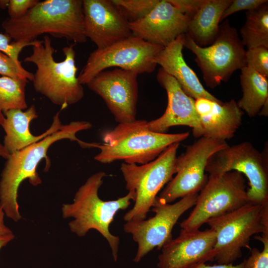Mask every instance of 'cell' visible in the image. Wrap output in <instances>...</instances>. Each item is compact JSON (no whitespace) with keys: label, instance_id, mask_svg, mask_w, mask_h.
I'll return each mask as SVG.
<instances>
[{"label":"cell","instance_id":"1","mask_svg":"<svg viewBox=\"0 0 268 268\" xmlns=\"http://www.w3.org/2000/svg\"><path fill=\"white\" fill-rule=\"evenodd\" d=\"M15 41L32 42L43 34L75 43L85 42L83 0L39 1L23 16L5 19L1 24Z\"/></svg>","mask_w":268,"mask_h":268},{"label":"cell","instance_id":"2","mask_svg":"<svg viewBox=\"0 0 268 268\" xmlns=\"http://www.w3.org/2000/svg\"><path fill=\"white\" fill-rule=\"evenodd\" d=\"M92 126L90 122L84 121H73L63 125L57 132L10 154L1 172L0 180V206L7 217L14 222H18L21 218L17 200L19 187L25 179H28L34 186L42 183L36 169L43 158L48 159L47 154L50 147L58 140L68 139L76 141L83 148H89L90 143L80 140L76 134Z\"/></svg>","mask_w":268,"mask_h":268},{"label":"cell","instance_id":"3","mask_svg":"<svg viewBox=\"0 0 268 268\" xmlns=\"http://www.w3.org/2000/svg\"><path fill=\"white\" fill-rule=\"evenodd\" d=\"M106 174L97 172L90 176L76 192L73 202L63 204V217L74 219L68 223L70 230L78 236H85L91 229L99 232L107 241L111 249L114 260L118 259L120 238L113 235L109 226L116 213L127 209L132 201H134L135 195L129 191L126 196L115 200L103 201L98 195V191Z\"/></svg>","mask_w":268,"mask_h":268},{"label":"cell","instance_id":"4","mask_svg":"<svg viewBox=\"0 0 268 268\" xmlns=\"http://www.w3.org/2000/svg\"><path fill=\"white\" fill-rule=\"evenodd\" d=\"M147 121L135 120L118 124L103 135L104 143H96L100 152L94 158L103 164L123 160L127 164H144L156 158L170 145L187 139L189 132L156 133L149 130Z\"/></svg>","mask_w":268,"mask_h":268},{"label":"cell","instance_id":"5","mask_svg":"<svg viewBox=\"0 0 268 268\" xmlns=\"http://www.w3.org/2000/svg\"><path fill=\"white\" fill-rule=\"evenodd\" d=\"M65 59L55 60L56 49L51 39L44 35L43 40H37L32 46V54L24 62L35 65L36 70L32 80L36 91L44 95L53 104L64 109L75 104L84 96V89L76 76L75 52L72 45L62 49Z\"/></svg>","mask_w":268,"mask_h":268},{"label":"cell","instance_id":"6","mask_svg":"<svg viewBox=\"0 0 268 268\" xmlns=\"http://www.w3.org/2000/svg\"><path fill=\"white\" fill-rule=\"evenodd\" d=\"M206 223L216 234L214 260L218 264H233L242 257L243 248L251 249L252 236L268 232V201L250 202Z\"/></svg>","mask_w":268,"mask_h":268},{"label":"cell","instance_id":"7","mask_svg":"<svg viewBox=\"0 0 268 268\" xmlns=\"http://www.w3.org/2000/svg\"><path fill=\"white\" fill-rule=\"evenodd\" d=\"M184 47L196 56L206 85L213 88L226 82L233 73L246 66V51L237 30L228 19L219 25L213 43L206 47L197 45L189 34H185Z\"/></svg>","mask_w":268,"mask_h":268},{"label":"cell","instance_id":"8","mask_svg":"<svg viewBox=\"0 0 268 268\" xmlns=\"http://www.w3.org/2000/svg\"><path fill=\"white\" fill-rule=\"evenodd\" d=\"M179 143L170 145L156 158L146 164L122 163L120 170L126 188L135 195L134 206L124 216L126 222L146 219L157 195L175 174Z\"/></svg>","mask_w":268,"mask_h":268},{"label":"cell","instance_id":"9","mask_svg":"<svg viewBox=\"0 0 268 268\" xmlns=\"http://www.w3.org/2000/svg\"><path fill=\"white\" fill-rule=\"evenodd\" d=\"M244 176L237 171L209 175L198 194L195 207L180 223L181 229H199L210 218L232 212L250 202Z\"/></svg>","mask_w":268,"mask_h":268},{"label":"cell","instance_id":"10","mask_svg":"<svg viewBox=\"0 0 268 268\" xmlns=\"http://www.w3.org/2000/svg\"><path fill=\"white\" fill-rule=\"evenodd\" d=\"M268 144L262 152L247 141L228 145L213 154L208 159L205 172L209 175L237 171L247 178L249 188L247 196L250 202L268 201Z\"/></svg>","mask_w":268,"mask_h":268},{"label":"cell","instance_id":"11","mask_svg":"<svg viewBox=\"0 0 268 268\" xmlns=\"http://www.w3.org/2000/svg\"><path fill=\"white\" fill-rule=\"evenodd\" d=\"M164 47L132 35L110 46L92 52L77 76L87 84L100 72L112 67L132 71L137 74L153 72L157 66L156 55Z\"/></svg>","mask_w":268,"mask_h":268},{"label":"cell","instance_id":"12","mask_svg":"<svg viewBox=\"0 0 268 268\" xmlns=\"http://www.w3.org/2000/svg\"><path fill=\"white\" fill-rule=\"evenodd\" d=\"M198 195L195 194L184 197L172 204L164 202L157 196L151 208L155 213L153 217L125 223L124 231L131 234L137 244L134 262H139L154 248L161 250L173 238V228L181 216L195 205Z\"/></svg>","mask_w":268,"mask_h":268},{"label":"cell","instance_id":"13","mask_svg":"<svg viewBox=\"0 0 268 268\" xmlns=\"http://www.w3.org/2000/svg\"><path fill=\"white\" fill-rule=\"evenodd\" d=\"M228 145L226 141L201 137L188 145L185 152L176 157L175 176L158 197L170 203L178 198L198 194L208 180L205 174L208 159Z\"/></svg>","mask_w":268,"mask_h":268},{"label":"cell","instance_id":"14","mask_svg":"<svg viewBox=\"0 0 268 268\" xmlns=\"http://www.w3.org/2000/svg\"><path fill=\"white\" fill-rule=\"evenodd\" d=\"M138 74L119 68L104 70L86 85L100 96L118 124L136 120Z\"/></svg>","mask_w":268,"mask_h":268},{"label":"cell","instance_id":"15","mask_svg":"<svg viewBox=\"0 0 268 268\" xmlns=\"http://www.w3.org/2000/svg\"><path fill=\"white\" fill-rule=\"evenodd\" d=\"M216 234L211 228L203 231L181 230L179 235L166 243L158 257V268H189L214 260Z\"/></svg>","mask_w":268,"mask_h":268},{"label":"cell","instance_id":"16","mask_svg":"<svg viewBox=\"0 0 268 268\" xmlns=\"http://www.w3.org/2000/svg\"><path fill=\"white\" fill-rule=\"evenodd\" d=\"M85 34L102 49L133 34L130 23L111 0H83Z\"/></svg>","mask_w":268,"mask_h":268},{"label":"cell","instance_id":"17","mask_svg":"<svg viewBox=\"0 0 268 268\" xmlns=\"http://www.w3.org/2000/svg\"><path fill=\"white\" fill-rule=\"evenodd\" d=\"M190 19L169 0H159L146 16L130 26L133 35L165 47L187 32Z\"/></svg>","mask_w":268,"mask_h":268},{"label":"cell","instance_id":"18","mask_svg":"<svg viewBox=\"0 0 268 268\" xmlns=\"http://www.w3.org/2000/svg\"><path fill=\"white\" fill-rule=\"evenodd\" d=\"M157 79L166 91L167 105L161 116L147 122L148 129L156 133H166L173 126H188L193 129L194 136L200 138L201 126L195 100L187 95L176 79L161 68L158 71Z\"/></svg>","mask_w":268,"mask_h":268},{"label":"cell","instance_id":"19","mask_svg":"<svg viewBox=\"0 0 268 268\" xmlns=\"http://www.w3.org/2000/svg\"><path fill=\"white\" fill-rule=\"evenodd\" d=\"M195 104L200 118V137L226 141L234 136L242 125L244 112L234 99L219 103L199 98Z\"/></svg>","mask_w":268,"mask_h":268},{"label":"cell","instance_id":"20","mask_svg":"<svg viewBox=\"0 0 268 268\" xmlns=\"http://www.w3.org/2000/svg\"><path fill=\"white\" fill-rule=\"evenodd\" d=\"M184 40L185 34L180 35L164 47L155 56V63L174 77L184 92L194 100L205 98L222 102L203 87L195 72L187 64L182 53Z\"/></svg>","mask_w":268,"mask_h":268},{"label":"cell","instance_id":"21","mask_svg":"<svg viewBox=\"0 0 268 268\" xmlns=\"http://www.w3.org/2000/svg\"><path fill=\"white\" fill-rule=\"evenodd\" d=\"M59 113L58 112L53 117V123L49 129L40 135H35L29 129L31 121L38 116L34 105L24 111L11 109L4 112L5 120L2 125L5 133L3 144L4 148L11 154L59 130L63 126Z\"/></svg>","mask_w":268,"mask_h":268},{"label":"cell","instance_id":"22","mask_svg":"<svg viewBox=\"0 0 268 268\" xmlns=\"http://www.w3.org/2000/svg\"><path fill=\"white\" fill-rule=\"evenodd\" d=\"M232 0H205L191 18L187 32L197 45L206 47L213 43L222 14Z\"/></svg>","mask_w":268,"mask_h":268},{"label":"cell","instance_id":"23","mask_svg":"<svg viewBox=\"0 0 268 268\" xmlns=\"http://www.w3.org/2000/svg\"><path fill=\"white\" fill-rule=\"evenodd\" d=\"M241 70L242 96L237 103L249 117H254L268 102V78L246 66Z\"/></svg>","mask_w":268,"mask_h":268},{"label":"cell","instance_id":"24","mask_svg":"<svg viewBox=\"0 0 268 268\" xmlns=\"http://www.w3.org/2000/svg\"><path fill=\"white\" fill-rule=\"evenodd\" d=\"M240 34L242 42L248 49L259 46L268 48V2L247 11Z\"/></svg>","mask_w":268,"mask_h":268},{"label":"cell","instance_id":"25","mask_svg":"<svg viewBox=\"0 0 268 268\" xmlns=\"http://www.w3.org/2000/svg\"><path fill=\"white\" fill-rule=\"evenodd\" d=\"M28 80L8 76H0V110L3 113L11 109L27 108L25 87Z\"/></svg>","mask_w":268,"mask_h":268},{"label":"cell","instance_id":"26","mask_svg":"<svg viewBox=\"0 0 268 268\" xmlns=\"http://www.w3.org/2000/svg\"><path fill=\"white\" fill-rule=\"evenodd\" d=\"M129 23L146 16L159 0H111Z\"/></svg>","mask_w":268,"mask_h":268},{"label":"cell","instance_id":"27","mask_svg":"<svg viewBox=\"0 0 268 268\" xmlns=\"http://www.w3.org/2000/svg\"><path fill=\"white\" fill-rule=\"evenodd\" d=\"M246 66L268 78V48L259 46L246 50Z\"/></svg>","mask_w":268,"mask_h":268},{"label":"cell","instance_id":"28","mask_svg":"<svg viewBox=\"0 0 268 268\" xmlns=\"http://www.w3.org/2000/svg\"><path fill=\"white\" fill-rule=\"evenodd\" d=\"M0 74L32 81L33 73L25 69L21 62H16L0 51Z\"/></svg>","mask_w":268,"mask_h":268},{"label":"cell","instance_id":"29","mask_svg":"<svg viewBox=\"0 0 268 268\" xmlns=\"http://www.w3.org/2000/svg\"><path fill=\"white\" fill-rule=\"evenodd\" d=\"M263 244V249L260 251L257 248L251 249V255L244 261L243 268H268V232L254 237Z\"/></svg>","mask_w":268,"mask_h":268},{"label":"cell","instance_id":"30","mask_svg":"<svg viewBox=\"0 0 268 268\" xmlns=\"http://www.w3.org/2000/svg\"><path fill=\"white\" fill-rule=\"evenodd\" d=\"M37 39L32 42L12 41L11 38L7 34L0 33V51L8 55L16 62H20L19 55L23 49L27 46H33Z\"/></svg>","mask_w":268,"mask_h":268},{"label":"cell","instance_id":"31","mask_svg":"<svg viewBox=\"0 0 268 268\" xmlns=\"http://www.w3.org/2000/svg\"><path fill=\"white\" fill-rule=\"evenodd\" d=\"M268 1L267 0H232L222 14L221 21L234 13L243 10L254 9Z\"/></svg>","mask_w":268,"mask_h":268},{"label":"cell","instance_id":"32","mask_svg":"<svg viewBox=\"0 0 268 268\" xmlns=\"http://www.w3.org/2000/svg\"><path fill=\"white\" fill-rule=\"evenodd\" d=\"M38 0H9L7 6L10 18L14 19L24 15L30 9L34 6Z\"/></svg>","mask_w":268,"mask_h":268},{"label":"cell","instance_id":"33","mask_svg":"<svg viewBox=\"0 0 268 268\" xmlns=\"http://www.w3.org/2000/svg\"><path fill=\"white\" fill-rule=\"evenodd\" d=\"M169 1L192 18L205 0H169Z\"/></svg>","mask_w":268,"mask_h":268},{"label":"cell","instance_id":"34","mask_svg":"<svg viewBox=\"0 0 268 268\" xmlns=\"http://www.w3.org/2000/svg\"><path fill=\"white\" fill-rule=\"evenodd\" d=\"M244 262L237 265L228 264H217L214 265H208L205 263H200L195 265L189 268H243Z\"/></svg>","mask_w":268,"mask_h":268},{"label":"cell","instance_id":"35","mask_svg":"<svg viewBox=\"0 0 268 268\" xmlns=\"http://www.w3.org/2000/svg\"><path fill=\"white\" fill-rule=\"evenodd\" d=\"M4 211L0 206V235H3L12 233L11 230L6 226L4 223Z\"/></svg>","mask_w":268,"mask_h":268},{"label":"cell","instance_id":"36","mask_svg":"<svg viewBox=\"0 0 268 268\" xmlns=\"http://www.w3.org/2000/svg\"><path fill=\"white\" fill-rule=\"evenodd\" d=\"M15 236L12 233L8 234L0 235V250L3 247L5 246L8 243L14 239Z\"/></svg>","mask_w":268,"mask_h":268},{"label":"cell","instance_id":"37","mask_svg":"<svg viewBox=\"0 0 268 268\" xmlns=\"http://www.w3.org/2000/svg\"><path fill=\"white\" fill-rule=\"evenodd\" d=\"M10 154L7 152L4 148L3 144L0 142V156L4 159H7Z\"/></svg>","mask_w":268,"mask_h":268},{"label":"cell","instance_id":"38","mask_svg":"<svg viewBox=\"0 0 268 268\" xmlns=\"http://www.w3.org/2000/svg\"><path fill=\"white\" fill-rule=\"evenodd\" d=\"M9 0H0V7L4 9L7 8Z\"/></svg>","mask_w":268,"mask_h":268},{"label":"cell","instance_id":"39","mask_svg":"<svg viewBox=\"0 0 268 268\" xmlns=\"http://www.w3.org/2000/svg\"><path fill=\"white\" fill-rule=\"evenodd\" d=\"M5 120V117L2 112L0 110V126H2Z\"/></svg>","mask_w":268,"mask_h":268}]
</instances>
